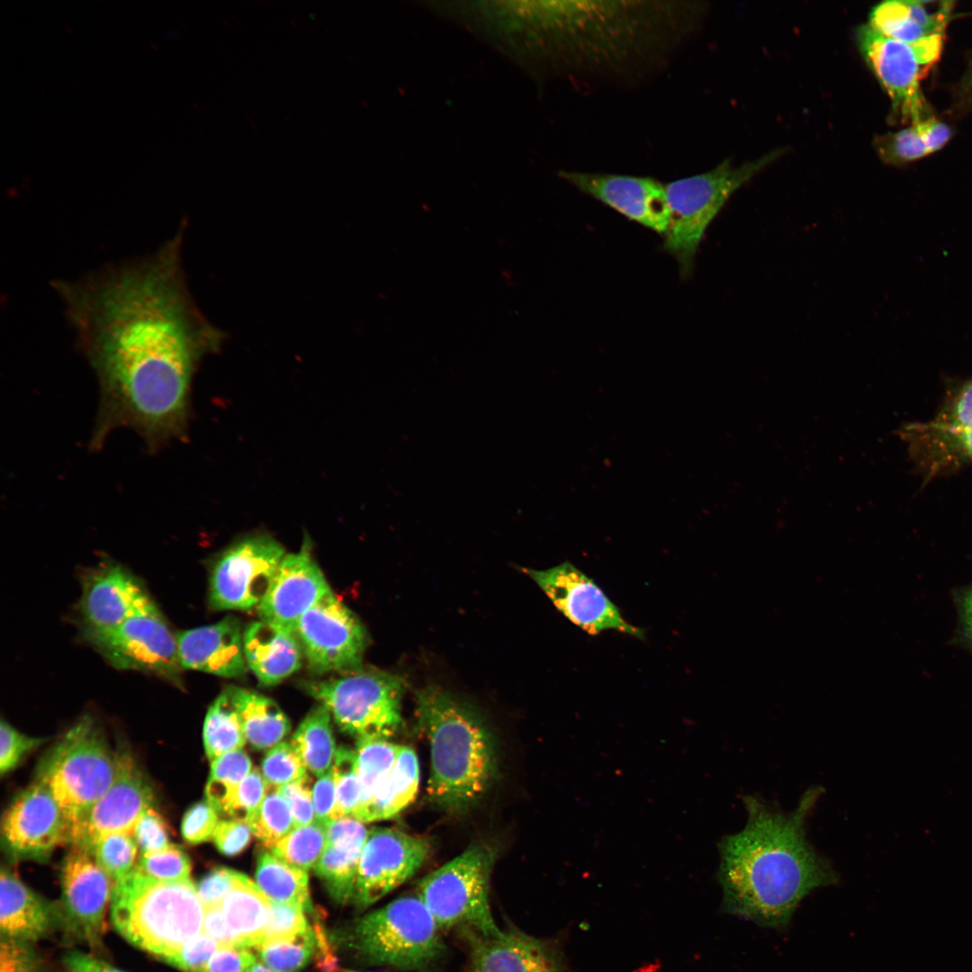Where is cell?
I'll return each instance as SVG.
<instances>
[{"instance_id":"cell-1","label":"cell","mask_w":972,"mask_h":972,"mask_svg":"<svg viewBox=\"0 0 972 972\" xmlns=\"http://www.w3.org/2000/svg\"><path fill=\"white\" fill-rule=\"evenodd\" d=\"M183 234L143 257L51 282L100 384V431L127 426L152 447L182 430L197 364L224 338L189 292Z\"/></svg>"},{"instance_id":"cell-2","label":"cell","mask_w":972,"mask_h":972,"mask_svg":"<svg viewBox=\"0 0 972 972\" xmlns=\"http://www.w3.org/2000/svg\"><path fill=\"white\" fill-rule=\"evenodd\" d=\"M821 794V788H811L791 813L756 796L742 797L748 814L744 828L718 843L723 912L783 930L804 897L838 882L835 870L806 836V817Z\"/></svg>"},{"instance_id":"cell-3","label":"cell","mask_w":972,"mask_h":972,"mask_svg":"<svg viewBox=\"0 0 972 972\" xmlns=\"http://www.w3.org/2000/svg\"><path fill=\"white\" fill-rule=\"evenodd\" d=\"M416 716L429 744L428 798L446 810L467 808L487 791L496 772L488 727L475 711L438 687L417 691Z\"/></svg>"},{"instance_id":"cell-4","label":"cell","mask_w":972,"mask_h":972,"mask_svg":"<svg viewBox=\"0 0 972 972\" xmlns=\"http://www.w3.org/2000/svg\"><path fill=\"white\" fill-rule=\"evenodd\" d=\"M110 906L117 932L164 961L202 932L205 907L191 879L159 881L136 868L113 882Z\"/></svg>"},{"instance_id":"cell-5","label":"cell","mask_w":972,"mask_h":972,"mask_svg":"<svg viewBox=\"0 0 972 972\" xmlns=\"http://www.w3.org/2000/svg\"><path fill=\"white\" fill-rule=\"evenodd\" d=\"M781 153L777 148L740 166L725 159L706 172L665 184L670 220L662 248L677 261L683 280L691 276L704 235L725 202Z\"/></svg>"},{"instance_id":"cell-6","label":"cell","mask_w":972,"mask_h":972,"mask_svg":"<svg viewBox=\"0 0 972 972\" xmlns=\"http://www.w3.org/2000/svg\"><path fill=\"white\" fill-rule=\"evenodd\" d=\"M441 931L415 894L398 897L356 919L344 938L347 946L367 963L420 971L445 952Z\"/></svg>"},{"instance_id":"cell-7","label":"cell","mask_w":972,"mask_h":972,"mask_svg":"<svg viewBox=\"0 0 972 972\" xmlns=\"http://www.w3.org/2000/svg\"><path fill=\"white\" fill-rule=\"evenodd\" d=\"M119 753L113 752L90 716H82L43 757L37 780L60 807L69 830L114 781Z\"/></svg>"},{"instance_id":"cell-8","label":"cell","mask_w":972,"mask_h":972,"mask_svg":"<svg viewBox=\"0 0 972 972\" xmlns=\"http://www.w3.org/2000/svg\"><path fill=\"white\" fill-rule=\"evenodd\" d=\"M493 862L490 848L474 845L418 882L416 894L441 930L464 928L482 936L502 932L490 904Z\"/></svg>"},{"instance_id":"cell-9","label":"cell","mask_w":972,"mask_h":972,"mask_svg":"<svg viewBox=\"0 0 972 972\" xmlns=\"http://www.w3.org/2000/svg\"><path fill=\"white\" fill-rule=\"evenodd\" d=\"M325 706L339 729L358 739L390 738L402 725V680L378 670L356 669L338 678L302 683Z\"/></svg>"},{"instance_id":"cell-10","label":"cell","mask_w":972,"mask_h":972,"mask_svg":"<svg viewBox=\"0 0 972 972\" xmlns=\"http://www.w3.org/2000/svg\"><path fill=\"white\" fill-rule=\"evenodd\" d=\"M856 38L863 59L900 120L911 125L929 118L920 82L940 58L944 42L912 46L879 33L868 23L857 29Z\"/></svg>"},{"instance_id":"cell-11","label":"cell","mask_w":972,"mask_h":972,"mask_svg":"<svg viewBox=\"0 0 972 972\" xmlns=\"http://www.w3.org/2000/svg\"><path fill=\"white\" fill-rule=\"evenodd\" d=\"M86 640L117 669L153 674L183 687L176 634L156 604L114 630Z\"/></svg>"},{"instance_id":"cell-12","label":"cell","mask_w":972,"mask_h":972,"mask_svg":"<svg viewBox=\"0 0 972 972\" xmlns=\"http://www.w3.org/2000/svg\"><path fill=\"white\" fill-rule=\"evenodd\" d=\"M284 555L281 544L266 534L249 536L233 544L212 568L210 606L216 610L258 607Z\"/></svg>"},{"instance_id":"cell-13","label":"cell","mask_w":972,"mask_h":972,"mask_svg":"<svg viewBox=\"0 0 972 972\" xmlns=\"http://www.w3.org/2000/svg\"><path fill=\"white\" fill-rule=\"evenodd\" d=\"M294 633L316 674L358 669L368 642L357 616L331 590L302 616Z\"/></svg>"},{"instance_id":"cell-14","label":"cell","mask_w":972,"mask_h":972,"mask_svg":"<svg viewBox=\"0 0 972 972\" xmlns=\"http://www.w3.org/2000/svg\"><path fill=\"white\" fill-rule=\"evenodd\" d=\"M430 852L422 836L392 828H373L363 847L352 903L364 909L410 878Z\"/></svg>"},{"instance_id":"cell-15","label":"cell","mask_w":972,"mask_h":972,"mask_svg":"<svg viewBox=\"0 0 972 972\" xmlns=\"http://www.w3.org/2000/svg\"><path fill=\"white\" fill-rule=\"evenodd\" d=\"M575 626L590 634L616 630L639 639L644 631L628 623L597 583L569 562L547 570L524 569Z\"/></svg>"},{"instance_id":"cell-16","label":"cell","mask_w":972,"mask_h":972,"mask_svg":"<svg viewBox=\"0 0 972 972\" xmlns=\"http://www.w3.org/2000/svg\"><path fill=\"white\" fill-rule=\"evenodd\" d=\"M153 799L152 788L135 760L127 752L119 753L114 781L69 830L68 842L90 850L104 835H132L139 818L151 806Z\"/></svg>"},{"instance_id":"cell-17","label":"cell","mask_w":972,"mask_h":972,"mask_svg":"<svg viewBox=\"0 0 972 972\" xmlns=\"http://www.w3.org/2000/svg\"><path fill=\"white\" fill-rule=\"evenodd\" d=\"M81 586L79 614L85 639L111 632L155 604L136 576L112 562L86 570Z\"/></svg>"},{"instance_id":"cell-18","label":"cell","mask_w":972,"mask_h":972,"mask_svg":"<svg viewBox=\"0 0 972 972\" xmlns=\"http://www.w3.org/2000/svg\"><path fill=\"white\" fill-rule=\"evenodd\" d=\"M581 193L662 237L670 220L665 184L651 176L562 171Z\"/></svg>"},{"instance_id":"cell-19","label":"cell","mask_w":972,"mask_h":972,"mask_svg":"<svg viewBox=\"0 0 972 972\" xmlns=\"http://www.w3.org/2000/svg\"><path fill=\"white\" fill-rule=\"evenodd\" d=\"M2 838L18 859H45L68 842V825L50 789L40 781L29 786L11 803L2 819Z\"/></svg>"},{"instance_id":"cell-20","label":"cell","mask_w":972,"mask_h":972,"mask_svg":"<svg viewBox=\"0 0 972 972\" xmlns=\"http://www.w3.org/2000/svg\"><path fill=\"white\" fill-rule=\"evenodd\" d=\"M331 590L304 544L285 554L270 588L257 607L261 620L295 632L302 616Z\"/></svg>"},{"instance_id":"cell-21","label":"cell","mask_w":972,"mask_h":972,"mask_svg":"<svg viewBox=\"0 0 972 972\" xmlns=\"http://www.w3.org/2000/svg\"><path fill=\"white\" fill-rule=\"evenodd\" d=\"M60 883L68 920L87 939H97L105 928L112 880L89 850L73 847L63 860Z\"/></svg>"},{"instance_id":"cell-22","label":"cell","mask_w":972,"mask_h":972,"mask_svg":"<svg viewBox=\"0 0 972 972\" xmlns=\"http://www.w3.org/2000/svg\"><path fill=\"white\" fill-rule=\"evenodd\" d=\"M176 640L183 670L226 678H238L247 671L241 626L233 616L179 632Z\"/></svg>"},{"instance_id":"cell-23","label":"cell","mask_w":972,"mask_h":972,"mask_svg":"<svg viewBox=\"0 0 972 972\" xmlns=\"http://www.w3.org/2000/svg\"><path fill=\"white\" fill-rule=\"evenodd\" d=\"M468 936L472 972H564L561 958L550 945L518 930Z\"/></svg>"},{"instance_id":"cell-24","label":"cell","mask_w":972,"mask_h":972,"mask_svg":"<svg viewBox=\"0 0 972 972\" xmlns=\"http://www.w3.org/2000/svg\"><path fill=\"white\" fill-rule=\"evenodd\" d=\"M369 830L353 816L329 820L327 845L314 866L315 874L337 903L353 901L360 855Z\"/></svg>"},{"instance_id":"cell-25","label":"cell","mask_w":972,"mask_h":972,"mask_svg":"<svg viewBox=\"0 0 972 972\" xmlns=\"http://www.w3.org/2000/svg\"><path fill=\"white\" fill-rule=\"evenodd\" d=\"M953 4L951 1H885L872 8L868 24L912 46L944 41Z\"/></svg>"},{"instance_id":"cell-26","label":"cell","mask_w":972,"mask_h":972,"mask_svg":"<svg viewBox=\"0 0 972 972\" xmlns=\"http://www.w3.org/2000/svg\"><path fill=\"white\" fill-rule=\"evenodd\" d=\"M245 659L259 683L273 686L302 666V649L294 632L259 620L243 633Z\"/></svg>"},{"instance_id":"cell-27","label":"cell","mask_w":972,"mask_h":972,"mask_svg":"<svg viewBox=\"0 0 972 972\" xmlns=\"http://www.w3.org/2000/svg\"><path fill=\"white\" fill-rule=\"evenodd\" d=\"M50 908L7 868L0 876V929L4 938L36 940L50 928Z\"/></svg>"},{"instance_id":"cell-28","label":"cell","mask_w":972,"mask_h":972,"mask_svg":"<svg viewBox=\"0 0 972 972\" xmlns=\"http://www.w3.org/2000/svg\"><path fill=\"white\" fill-rule=\"evenodd\" d=\"M419 786V764L415 751L401 745L395 763L375 791L353 817L370 823L396 816L415 799Z\"/></svg>"},{"instance_id":"cell-29","label":"cell","mask_w":972,"mask_h":972,"mask_svg":"<svg viewBox=\"0 0 972 972\" xmlns=\"http://www.w3.org/2000/svg\"><path fill=\"white\" fill-rule=\"evenodd\" d=\"M228 692L239 714L245 737L257 751L271 749L289 733L290 721L271 698L238 687Z\"/></svg>"},{"instance_id":"cell-30","label":"cell","mask_w":972,"mask_h":972,"mask_svg":"<svg viewBox=\"0 0 972 972\" xmlns=\"http://www.w3.org/2000/svg\"><path fill=\"white\" fill-rule=\"evenodd\" d=\"M220 908L242 947L255 948L264 940L270 913V899L257 885L243 876L225 896Z\"/></svg>"},{"instance_id":"cell-31","label":"cell","mask_w":972,"mask_h":972,"mask_svg":"<svg viewBox=\"0 0 972 972\" xmlns=\"http://www.w3.org/2000/svg\"><path fill=\"white\" fill-rule=\"evenodd\" d=\"M255 877L256 884L271 901L296 904L308 912L312 910L306 870L262 850L257 856Z\"/></svg>"},{"instance_id":"cell-32","label":"cell","mask_w":972,"mask_h":972,"mask_svg":"<svg viewBox=\"0 0 972 972\" xmlns=\"http://www.w3.org/2000/svg\"><path fill=\"white\" fill-rule=\"evenodd\" d=\"M330 715L325 706H314L291 741L307 770L319 777L331 769L337 752Z\"/></svg>"},{"instance_id":"cell-33","label":"cell","mask_w":972,"mask_h":972,"mask_svg":"<svg viewBox=\"0 0 972 972\" xmlns=\"http://www.w3.org/2000/svg\"><path fill=\"white\" fill-rule=\"evenodd\" d=\"M202 737L205 752L211 762L225 753L240 750L245 745L247 740L241 719L227 688L209 707L204 719Z\"/></svg>"},{"instance_id":"cell-34","label":"cell","mask_w":972,"mask_h":972,"mask_svg":"<svg viewBox=\"0 0 972 972\" xmlns=\"http://www.w3.org/2000/svg\"><path fill=\"white\" fill-rule=\"evenodd\" d=\"M400 746L392 742L389 738L357 740L356 753L361 799L356 808L364 805L386 778L395 763Z\"/></svg>"},{"instance_id":"cell-35","label":"cell","mask_w":972,"mask_h":972,"mask_svg":"<svg viewBox=\"0 0 972 972\" xmlns=\"http://www.w3.org/2000/svg\"><path fill=\"white\" fill-rule=\"evenodd\" d=\"M251 770V760L241 749L225 753L212 761L205 797L220 815L227 817L238 785Z\"/></svg>"},{"instance_id":"cell-36","label":"cell","mask_w":972,"mask_h":972,"mask_svg":"<svg viewBox=\"0 0 972 972\" xmlns=\"http://www.w3.org/2000/svg\"><path fill=\"white\" fill-rule=\"evenodd\" d=\"M326 845V825L315 821L295 826L270 850L288 864L307 871L314 868Z\"/></svg>"},{"instance_id":"cell-37","label":"cell","mask_w":972,"mask_h":972,"mask_svg":"<svg viewBox=\"0 0 972 972\" xmlns=\"http://www.w3.org/2000/svg\"><path fill=\"white\" fill-rule=\"evenodd\" d=\"M248 825L269 850L295 827L290 806L279 787L267 785L266 796Z\"/></svg>"},{"instance_id":"cell-38","label":"cell","mask_w":972,"mask_h":972,"mask_svg":"<svg viewBox=\"0 0 972 972\" xmlns=\"http://www.w3.org/2000/svg\"><path fill=\"white\" fill-rule=\"evenodd\" d=\"M310 927L300 935L264 941L255 947L260 962L276 972H300L310 961L316 948Z\"/></svg>"},{"instance_id":"cell-39","label":"cell","mask_w":972,"mask_h":972,"mask_svg":"<svg viewBox=\"0 0 972 972\" xmlns=\"http://www.w3.org/2000/svg\"><path fill=\"white\" fill-rule=\"evenodd\" d=\"M138 850L131 834L114 832L100 837L90 851L112 882H116L136 868Z\"/></svg>"},{"instance_id":"cell-40","label":"cell","mask_w":972,"mask_h":972,"mask_svg":"<svg viewBox=\"0 0 972 972\" xmlns=\"http://www.w3.org/2000/svg\"><path fill=\"white\" fill-rule=\"evenodd\" d=\"M336 786V805L330 820L353 816L360 799L356 753L346 747L337 750L331 767Z\"/></svg>"},{"instance_id":"cell-41","label":"cell","mask_w":972,"mask_h":972,"mask_svg":"<svg viewBox=\"0 0 972 972\" xmlns=\"http://www.w3.org/2000/svg\"><path fill=\"white\" fill-rule=\"evenodd\" d=\"M878 157L886 164L900 165L931 155L919 122L879 135L874 140Z\"/></svg>"},{"instance_id":"cell-42","label":"cell","mask_w":972,"mask_h":972,"mask_svg":"<svg viewBox=\"0 0 972 972\" xmlns=\"http://www.w3.org/2000/svg\"><path fill=\"white\" fill-rule=\"evenodd\" d=\"M147 877L166 882L190 879L191 861L187 854L175 844L148 854H141L137 867Z\"/></svg>"},{"instance_id":"cell-43","label":"cell","mask_w":972,"mask_h":972,"mask_svg":"<svg viewBox=\"0 0 972 972\" xmlns=\"http://www.w3.org/2000/svg\"><path fill=\"white\" fill-rule=\"evenodd\" d=\"M262 773L267 784L282 787L307 776V768L291 742H279L266 752Z\"/></svg>"},{"instance_id":"cell-44","label":"cell","mask_w":972,"mask_h":972,"mask_svg":"<svg viewBox=\"0 0 972 972\" xmlns=\"http://www.w3.org/2000/svg\"><path fill=\"white\" fill-rule=\"evenodd\" d=\"M310 928L304 910L296 904L270 900L264 941L294 938Z\"/></svg>"},{"instance_id":"cell-45","label":"cell","mask_w":972,"mask_h":972,"mask_svg":"<svg viewBox=\"0 0 972 972\" xmlns=\"http://www.w3.org/2000/svg\"><path fill=\"white\" fill-rule=\"evenodd\" d=\"M267 785L263 774L257 769L252 770L238 785L227 818L248 824L266 796Z\"/></svg>"},{"instance_id":"cell-46","label":"cell","mask_w":972,"mask_h":972,"mask_svg":"<svg viewBox=\"0 0 972 972\" xmlns=\"http://www.w3.org/2000/svg\"><path fill=\"white\" fill-rule=\"evenodd\" d=\"M44 738L20 733L4 720L0 724V772L14 770L30 752L44 742Z\"/></svg>"},{"instance_id":"cell-47","label":"cell","mask_w":972,"mask_h":972,"mask_svg":"<svg viewBox=\"0 0 972 972\" xmlns=\"http://www.w3.org/2000/svg\"><path fill=\"white\" fill-rule=\"evenodd\" d=\"M219 816L217 810L207 800L193 805L182 819L183 838L190 844H199L212 840L220 822Z\"/></svg>"},{"instance_id":"cell-48","label":"cell","mask_w":972,"mask_h":972,"mask_svg":"<svg viewBox=\"0 0 972 972\" xmlns=\"http://www.w3.org/2000/svg\"><path fill=\"white\" fill-rule=\"evenodd\" d=\"M219 945L201 932L185 941L166 962L184 972H203Z\"/></svg>"},{"instance_id":"cell-49","label":"cell","mask_w":972,"mask_h":972,"mask_svg":"<svg viewBox=\"0 0 972 972\" xmlns=\"http://www.w3.org/2000/svg\"><path fill=\"white\" fill-rule=\"evenodd\" d=\"M132 836L141 854L156 852L171 844L163 818L151 806L139 818Z\"/></svg>"},{"instance_id":"cell-50","label":"cell","mask_w":972,"mask_h":972,"mask_svg":"<svg viewBox=\"0 0 972 972\" xmlns=\"http://www.w3.org/2000/svg\"><path fill=\"white\" fill-rule=\"evenodd\" d=\"M243 876L244 874L227 868H217L210 871L196 886L204 907L220 905Z\"/></svg>"},{"instance_id":"cell-51","label":"cell","mask_w":972,"mask_h":972,"mask_svg":"<svg viewBox=\"0 0 972 972\" xmlns=\"http://www.w3.org/2000/svg\"><path fill=\"white\" fill-rule=\"evenodd\" d=\"M309 776L279 787L281 794L286 799L295 826L308 825L315 822V813Z\"/></svg>"},{"instance_id":"cell-52","label":"cell","mask_w":972,"mask_h":972,"mask_svg":"<svg viewBox=\"0 0 972 972\" xmlns=\"http://www.w3.org/2000/svg\"><path fill=\"white\" fill-rule=\"evenodd\" d=\"M252 831L248 823L237 819L220 820L212 840L219 851L226 856H235L249 844Z\"/></svg>"},{"instance_id":"cell-53","label":"cell","mask_w":972,"mask_h":972,"mask_svg":"<svg viewBox=\"0 0 972 972\" xmlns=\"http://www.w3.org/2000/svg\"><path fill=\"white\" fill-rule=\"evenodd\" d=\"M256 962L249 948L219 947L203 972H250Z\"/></svg>"},{"instance_id":"cell-54","label":"cell","mask_w":972,"mask_h":972,"mask_svg":"<svg viewBox=\"0 0 972 972\" xmlns=\"http://www.w3.org/2000/svg\"><path fill=\"white\" fill-rule=\"evenodd\" d=\"M336 786L331 769L320 777L312 789L315 821L327 824L336 805Z\"/></svg>"},{"instance_id":"cell-55","label":"cell","mask_w":972,"mask_h":972,"mask_svg":"<svg viewBox=\"0 0 972 972\" xmlns=\"http://www.w3.org/2000/svg\"><path fill=\"white\" fill-rule=\"evenodd\" d=\"M202 932L212 938L219 947H242L227 923L220 905L205 908Z\"/></svg>"},{"instance_id":"cell-56","label":"cell","mask_w":972,"mask_h":972,"mask_svg":"<svg viewBox=\"0 0 972 972\" xmlns=\"http://www.w3.org/2000/svg\"><path fill=\"white\" fill-rule=\"evenodd\" d=\"M0 946V972H33L29 950L20 940L4 938Z\"/></svg>"},{"instance_id":"cell-57","label":"cell","mask_w":972,"mask_h":972,"mask_svg":"<svg viewBox=\"0 0 972 972\" xmlns=\"http://www.w3.org/2000/svg\"><path fill=\"white\" fill-rule=\"evenodd\" d=\"M919 125L931 153L942 148L951 137L950 128L932 116L920 122Z\"/></svg>"},{"instance_id":"cell-58","label":"cell","mask_w":972,"mask_h":972,"mask_svg":"<svg viewBox=\"0 0 972 972\" xmlns=\"http://www.w3.org/2000/svg\"><path fill=\"white\" fill-rule=\"evenodd\" d=\"M68 972H125L88 954L73 951L65 958Z\"/></svg>"},{"instance_id":"cell-59","label":"cell","mask_w":972,"mask_h":972,"mask_svg":"<svg viewBox=\"0 0 972 972\" xmlns=\"http://www.w3.org/2000/svg\"><path fill=\"white\" fill-rule=\"evenodd\" d=\"M970 426H972V381L958 393L952 407L950 423L948 428Z\"/></svg>"},{"instance_id":"cell-60","label":"cell","mask_w":972,"mask_h":972,"mask_svg":"<svg viewBox=\"0 0 972 972\" xmlns=\"http://www.w3.org/2000/svg\"><path fill=\"white\" fill-rule=\"evenodd\" d=\"M958 612L961 635L972 649V584L958 597Z\"/></svg>"},{"instance_id":"cell-61","label":"cell","mask_w":972,"mask_h":972,"mask_svg":"<svg viewBox=\"0 0 972 972\" xmlns=\"http://www.w3.org/2000/svg\"><path fill=\"white\" fill-rule=\"evenodd\" d=\"M948 430L957 438L960 446L972 459V426L963 428H948Z\"/></svg>"},{"instance_id":"cell-62","label":"cell","mask_w":972,"mask_h":972,"mask_svg":"<svg viewBox=\"0 0 972 972\" xmlns=\"http://www.w3.org/2000/svg\"><path fill=\"white\" fill-rule=\"evenodd\" d=\"M250 972H276L270 968L264 965L262 962H256Z\"/></svg>"},{"instance_id":"cell-63","label":"cell","mask_w":972,"mask_h":972,"mask_svg":"<svg viewBox=\"0 0 972 972\" xmlns=\"http://www.w3.org/2000/svg\"><path fill=\"white\" fill-rule=\"evenodd\" d=\"M342 972H359V971H355V970H342Z\"/></svg>"},{"instance_id":"cell-64","label":"cell","mask_w":972,"mask_h":972,"mask_svg":"<svg viewBox=\"0 0 972 972\" xmlns=\"http://www.w3.org/2000/svg\"><path fill=\"white\" fill-rule=\"evenodd\" d=\"M971 82H972V70H971Z\"/></svg>"}]
</instances>
